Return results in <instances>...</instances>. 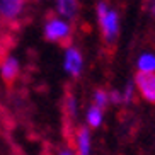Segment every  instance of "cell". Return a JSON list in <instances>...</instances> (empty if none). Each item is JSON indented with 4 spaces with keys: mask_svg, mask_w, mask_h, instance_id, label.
Segmentation results:
<instances>
[{
    "mask_svg": "<svg viewBox=\"0 0 155 155\" xmlns=\"http://www.w3.org/2000/svg\"><path fill=\"white\" fill-rule=\"evenodd\" d=\"M21 75V61L17 56L7 55L0 61V78L5 84H12Z\"/></svg>",
    "mask_w": 155,
    "mask_h": 155,
    "instance_id": "cell-6",
    "label": "cell"
},
{
    "mask_svg": "<svg viewBox=\"0 0 155 155\" xmlns=\"http://www.w3.org/2000/svg\"><path fill=\"white\" fill-rule=\"evenodd\" d=\"M63 111L68 119H75L78 116V102L73 94H67L63 101Z\"/></svg>",
    "mask_w": 155,
    "mask_h": 155,
    "instance_id": "cell-11",
    "label": "cell"
},
{
    "mask_svg": "<svg viewBox=\"0 0 155 155\" xmlns=\"http://www.w3.org/2000/svg\"><path fill=\"white\" fill-rule=\"evenodd\" d=\"M135 96H137V85L133 80H130L121 89V104H131L135 101Z\"/></svg>",
    "mask_w": 155,
    "mask_h": 155,
    "instance_id": "cell-12",
    "label": "cell"
},
{
    "mask_svg": "<svg viewBox=\"0 0 155 155\" xmlns=\"http://www.w3.org/2000/svg\"><path fill=\"white\" fill-rule=\"evenodd\" d=\"M80 12V0H55V14L65 21H75Z\"/></svg>",
    "mask_w": 155,
    "mask_h": 155,
    "instance_id": "cell-7",
    "label": "cell"
},
{
    "mask_svg": "<svg viewBox=\"0 0 155 155\" xmlns=\"http://www.w3.org/2000/svg\"><path fill=\"white\" fill-rule=\"evenodd\" d=\"M133 82L141 99L155 104V73H137Z\"/></svg>",
    "mask_w": 155,
    "mask_h": 155,
    "instance_id": "cell-4",
    "label": "cell"
},
{
    "mask_svg": "<svg viewBox=\"0 0 155 155\" xmlns=\"http://www.w3.org/2000/svg\"><path fill=\"white\" fill-rule=\"evenodd\" d=\"M96 17H97V26H99L101 36L104 43L113 45L119 36L121 29V17L116 9H113L106 0H99L96 4Z\"/></svg>",
    "mask_w": 155,
    "mask_h": 155,
    "instance_id": "cell-1",
    "label": "cell"
},
{
    "mask_svg": "<svg viewBox=\"0 0 155 155\" xmlns=\"http://www.w3.org/2000/svg\"><path fill=\"white\" fill-rule=\"evenodd\" d=\"M85 68V58H84L82 50L77 45H68L63 50V72L70 78H80Z\"/></svg>",
    "mask_w": 155,
    "mask_h": 155,
    "instance_id": "cell-3",
    "label": "cell"
},
{
    "mask_svg": "<svg viewBox=\"0 0 155 155\" xmlns=\"http://www.w3.org/2000/svg\"><path fill=\"white\" fill-rule=\"evenodd\" d=\"M107 96H109V104H113V106L121 104V91L111 89V91H107Z\"/></svg>",
    "mask_w": 155,
    "mask_h": 155,
    "instance_id": "cell-14",
    "label": "cell"
},
{
    "mask_svg": "<svg viewBox=\"0 0 155 155\" xmlns=\"http://www.w3.org/2000/svg\"><path fill=\"white\" fill-rule=\"evenodd\" d=\"M137 73H155V53L143 51L137 56Z\"/></svg>",
    "mask_w": 155,
    "mask_h": 155,
    "instance_id": "cell-10",
    "label": "cell"
},
{
    "mask_svg": "<svg viewBox=\"0 0 155 155\" xmlns=\"http://www.w3.org/2000/svg\"><path fill=\"white\" fill-rule=\"evenodd\" d=\"M56 155H77L75 148H70V147H63V148H60L58 153Z\"/></svg>",
    "mask_w": 155,
    "mask_h": 155,
    "instance_id": "cell-15",
    "label": "cell"
},
{
    "mask_svg": "<svg viewBox=\"0 0 155 155\" xmlns=\"http://www.w3.org/2000/svg\"><path fill=\"white\" fill-rule=\"evenodd\" d=\"M92 104L99 106L102 109H106V106H109V96H107V91L104 89H96L94 94H92Z\"/></svg>",
    "mask_w": 155,
    "mask_h": 155,
    "instance_id": "cell-13",
    "label": "cell"
},
{
    "mask_svg": "<svg viewBox=\"0 0 155 155\" xmlns=\"http://www.w3.org/2000/svg\"><path fill=\"white\" fill-rule=\"evenodd\" d=\"M148 9H150V14L155 17V0H150V7Z\"/></svg>",
    "mask_w": 155,
    "mask_h": 155,
    "instance_id": "cell-16",
    "label": "cell"
},
{
    "mask_svg": "<svg viewBox=\"0 0 155 155\" xmlns=\"http://www.w3.org/2000/svg\"><path fill=\"white\" fill-rule=\"evenodd\" d=\"M75 152L77 155L92 153V130L87 126H80L75 133Z\"/></svg>",
    "mask_w": 155,
    "mask_h": 155,
    "instance_id": "cell-8",
    "label": "cell"
},
{
    "mask_svg": "<svg viewBox=\"0 0 155 155\" xmlns=\"http://www.w3.org/2000/svg\"><path fill=\"white\" fill-rule=\"evenodd\" d=\"M104 123V109L99 106L91 104L85 111V126L91 130H97Z\"/></svg>",
    "mask_w": 155,
    "mask_h": 155,
    "instance_id": "cell-9",
    "label": "cell"
},
{
    "mask_svg": "<svg viewBox=\"0 0 155 155\" xmlns=\"http://www.w3.org/2000/svg\"><path fill=\"white\" fill-rule=\"evenodd\" d=\"M28 0H0V21L15 22L22 17Z\"/></svg>",
    "mask_w": 155,
    "mask_h": 155,
    "instance_id": "cell-5",
    "label": "cell"
},
{
    "mask_svg": "<svg viewBox=\"0 0 155 155\" xmlns=\"http://www.w3.org/2000/svg\"><path fill=\"white\" fill-rule=\"evenodd\" d=\"M72 34H73L72 22L58 17L56 14L46 17L45 24H43V38L48 43L67 46L72 39Z\"/></svg>",
    "mask_w": 155,
    "mask_h": 155,
    "instance_id": "cell-2",
    "label": "cell"
}]
</instances>
